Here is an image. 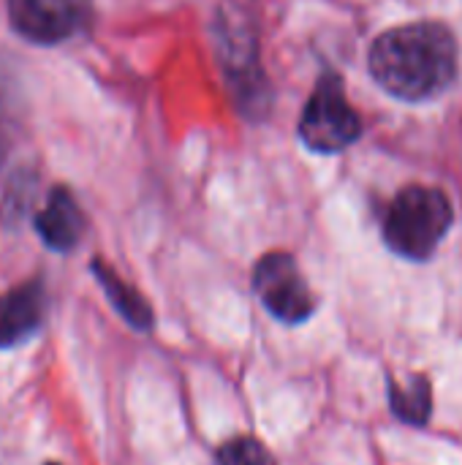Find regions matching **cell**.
<instances>
[{
	"instance_id": "obj_11",
	"label": "cell",
	"mask_w": 462,
	"mask_h": 465,
	"mask_svg": "<svg viewBox=\"0 0 462 465\" xmlns=\"http://www.w3.org/2000/svg\"><path fill=\"white\" fill-rule=\"evenodd\" d=\"M218 465H275L270 450L256 439H231L218 450Z\"/></svg>"
},
{
	"instance_id": "obj_9",
	"label": "cell",
	"mask_w": 462,
	"mask_h": 465,
	"mask_svg": "<svg viewBox=\"0 0 462 465\" xmlns=\"http://www.w3.org/2000/svg\"><path fill=\"white\" fill-rule=\"evenodd\" d=\"M93 275H95V281L101 283V289H103L106 300L112 302V308H114L133 330H139V332L152 330V308H150V302H147L131 283H125V281H123L109 264H103L101 259L93 262Z\"/></svg>"
},
{
	"instance_id": "obj_7",
	"label": "cell",
	"mask_w": 462,
	"mask_h": 465,
	"mask_svg": "<svg viewBox=\"0 0 462 465\" xmlns=\"http://www.w3.org/2000/svg\"><path fill=\"white\" fill-rule=\"evenodd\" d=\"M44 311L46 294L41 281H27L0 294V349L30 341L44 322Z\"/></svg>"
},
{
	"instance_id": "obj_5",
	"label": "cell",
	"mask_w": 462,
	"mask_h": 465,
	"mask_svg": "<svg viewBox=\"0 0 462 465\" xmlns=\"http://www.w3.org/2000/svg\"><path fill=\"white\" fill-rule=\"evenodd\" d=\"M253 289L261 305L283 324H302L313 316L316 300L302 278L294 256L272 251L259 259L253 270Z\"/></svg>"
},
{
	"instance_id": "obj_2",
	"label": "cell",
	"mask_w": 462,
	"mask_h": 465,
	"mask_svg": "<svg viewBox=\"0 0 462 465\" xmlns=\"http://www.w3.org/2000/svg\"><path fill=\"white\" fill-rule=\"evenodd\" d=\"M215 49L221 71L245 117H264L270 109V82L259 54V27L251 8L240 0H223L215 11Z\"/></svg>"
},
{
	"instance_id": "obj_10",
	"label": "cell",
	"mask_w": 462,
	"mask_h": 465,
	"mask_svg": "<svg viewBox=\"0 0 462 465\" xmlns=\"http://www.w3.org/2000/svg\"><path fill=\"white\" fill-rule=\"evenodd\" d=\"M392 414L408 425H425L433 414V392L425 376H411L406 381H389Z\"/></svg>"
},
{
	"instance_id": "obj_4",
	"label": "cell",
	"mask_w": 462,
	"mask_h": 465,
	"mask_svg": "<svg viewBox=\"0 0 462 465\" xmlns=\"http://www.w3.org/2000/svg\"><path fill=\"white\" fill-rule=\"evenodd\" d=\"M362 136V117L349 104L343 82L338 74H324L313 87L302 117L300 139L308 150L321 155H335L351 147Z\"/></svg>"
},
{
	"instance_id": "obj_3",
	"label": "cell",
	"mask_w": 462,
	"mask_h": 465,
	"mask_svg": "<svg viewBox=\"0 0 462 465\" xmlns=\"http://www.w3.org/2000/svg\"><path fill=\"white\" fill-rule=\"evenodd\" d=\"M455 223V207L441 188L406 185L384 215L387 245L408 259L428 262Z\"/></svg>"
},
{
	"instance_id": "obj_1",
	"label": "cell",
	"mask_w": 462,
	"mask_h": 465,
	"mask_svg": "<svg viewBox=\"0 0 462 465\" xmlns=\"http://www.w3.org/2000/svg\"><path fill=\"white\" fill-rule=\"evenodd\" d=\"M370 76L398 101L419 104L457 79V38L441 22L389 27L370 44Z\"/></svg>"
},
{
	"instance_id": "obj_6",
	"label": "cell",
	"mask_w": 462,
	"mask_h": 465,
	"mask_svg": "<svg viewBox=\"0 0 462 465\" xmlns=\"http://www.w3.org/2000/svg\"><path fill=\"white\" fill-rule=\"evenodd\" d=\"M8 19L25 41L54 46L90 25L93 0H8Z\"/></svg>"
},
{
	"instance_id": "obj_12",
	"label": "cell",
	"mask_w": 462,
	"mask_h": 465,
	"mask_svg": "<svg viewBox=\"0 0 462 465\" xmlns=\"http://www.w3.org/2000/svg\"><path fill=\"white\" fill-rule=\"evenodd\" d=\"M44 465H60V463H44Z\"/></svg>"
},
{
	"instance_id": "obj_8",
	"label": "cell",
	"mask_w": 462,
	"mask_h": 465,
	"mask_svg": "<svg viewBox=\"0 0 462 465\" xmlns=\"http://www.w3.org/2000/svg\"><path fill=\"white\" fill-rule=\"evenodd\" d=\"M35 232L46 248L68 253L79 245L84 234V215L68 188H54L46 196V204L35 213Z\"/></svg>"
}]
</instances>
